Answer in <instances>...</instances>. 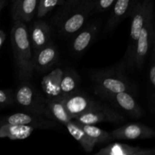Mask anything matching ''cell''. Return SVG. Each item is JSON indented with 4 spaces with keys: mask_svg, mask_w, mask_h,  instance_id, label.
Segmentation results:
<instances>
[{
    "mask_svg": "<svg viewBox=\"0 0 155 155\" xmlns=\"http://www.w3.org/2000/svg\"><path fill=\"white\" fill-rule=\"evenodd\" d=\"M145 1H152V0H145Z\"/></svg>",
    "mask_w": 155,
    "mask_h": 155,
    "instance_id": "33",
    "label": "cell"
},
{
    "mask_svg": "<svg viewBox=\"0 0 155 155\" xmlns=\"http://www.w3.org/2000/svg\"><path fill=\"white\" fill-rule=\"evenodd\" d=\"M5 6V0H0V13Z\"/></svg>",
    "mask_w": 155,
    "mask_h": 155,
    "instance_id": "30",
    "label": "cell"
},
{
    "mask_svg": "<svg viewBox=\"0 0 155 155\" xmlns=\"http://www.w3.org/2000/svg\"><path fill=\"white\" fill-rule=\"evenodd\" d=\"M46 102L52 120H57L58 122L64 125L73 120L71 115L68 114L66 107H64V104L61 97L54 98H47Z\"/></svg>",
    "mask_w": 155,
    "mask_h": 155,
    "instance_id": "20",
    "label": "cell"
},
{
    "mask_svg": "<svg viewBox=\"0 0 155 155\" xmlns=\"http://www.w3.org/2000/svg\"><path fill=\"white\" fill-rule=\"evenodd\" d=\"M59 57L58 49L52 43L49 42L45 46L33 54V70L37 72H44L57 62Z\"/></svg>",
    "mask_w": 155,
    "mask_h": 155,
    "instance_id": "13",
    "label": "cell"
},
{
    "mask_svg": "<svg viewBox=\"0 0 155 155\" xmlns=\"http://www.w3.org/2000/svg\"><path fill=\"white\" fill-rule=\"evenodd\" d=\"M79 0H68V5H73L75 2H77Z\"/></svg>",
    "mask_w": 155,
    "mask_h": 155,
    "instance_id": "31",
    "label": "cell"
},
{
    "mask_svg": "<svg viewBox=\"0 0 155 155\" xmlns=\"http://www.w3.org/2000/svg\"><path fill=\"white\" fill-rule=\"evenodd\" d=\"M94 0H79L77 7L70 12L59 27V33L64 37L75 35L86 24V20L92 13Z\"/></svg>",
    "mask_w": 155,
    "mask_h": 155,
    "instance_id": "6",
    "label": "cell"
},
{
    "mask_svg": "<svg viewBox=\"0 0 155 155\" xmlns=\"http://www.w3.org/2000/svg\"><path fill=\"white\" fill-rule=\"evenodd\" d=\"M35 128L25 125H12L4 124L0 127V138H8L12 140H22L28 138Z\"/></svg>",
    "mask_w": 155,
    "mask_h": 155,
    "instance_id": "18",
    "label": "cell"
},
{
    "mask_svg": "<svg viewBox=\"0 0 155 155\" xmlns=\"http://www.w3.org/2000/svg\"><path fill=\"white\" fill-rule=\"evenodd\" d=\"M139 0H116L112 5L111 12L104 29V33L115 30L124 20L130 16Z\"/></svg>",
    "mask_w": 155,
    "mask_h": 155,
    "instance_id": "12",
    "label": "cell"
},
{
    "mask_svg": "<svg viewBox=\"0 0 155 155\" xmlns=\"http://www.w3.org/2000/svg\"><path fill=\"white\" fill-rule=\"evenodd\" d=\"M61 98L73 120L86 112L98 108L104 104L89 95L80 93L77 91L68 95H62Z\"/></svg>",
    "mask_w": 155,
    "mask_h": 155,
    "instance_id": "7",
    "label": "cell"
},
{
    "mask_svg": "<svg viewBox=\"0 0 155 155\" xmlns=\"http://www.w3.org/2000/svg\"><path fill=\"white\" fill-rule=\"evenodd\" d=\"M113 139L123 140H139L154 138V130L151 127L140 124L133 123L122 126L110 132Z\"/></svg>",
    "mask_w": 155,
    "mask_h": 155,
    "instance_id": "11",
    "label": "cell"
},
{
    "mask_svg": "<svg viewBox=\"0 0 155 155\" xmlns=\"http://www.w3.org/2000/svg\"><path fill=\"white\" fill-rule=\"evenodd\" d=\"M64 126L67 127L70 134L80 144L82 148L86 152H91L93 150L96 144L86 135L75 120H71Z\"/></svg>",
    "mask_w": 155,
    "mask_h": 155,
    "instance_id": "19",
    "label": "cell"
},
{
    "mask_svg": "<svg viewBox=\"0 0 155 155\" xmlns=\"http://www.w3.org/2000/svg\"><path fill=\"white\" fill-rule=\"evenodd\" d=\"M17 1H18V0H12V3H13V5H14V4H15V2H17Z\"/></svg>",
    "mask_w": 155,
    "mask_h": 155,
    "instance_id": "32",
    "label": "cell"
},
{
    "mask_svg": "<svg viewBox=\"0 0 155 155\" xmlns=\"http://www.w3.org/2000/svg\"><path fill=\"white\" fill-rule=\"evenodd\" d=\"M11 42L18 76L23 80H29L34 73L33 53L28 29L24 22L20 20H14L11 30Z\"/></svg>",
    "mask_w": 155,
    "mask_h": 155,
    "instance_id": "1",
    "label": "cell"
},
{
    "mask_svg": "<svg viewBox=\"0 0 155 155\" xmlns=\"http://www.w3.org/2000/svg\"><path fill=\"white\" fill-rule=\"evenodd\" d=\"M28 33L31 48L34 51L43 48L50 42L51 28L45 21H34L28 30Z\"/></svg>",
    "mask_w": 155,
    "mask_h": 155,
    "instance_id": "14",
    "label": "cell"
},
{
    "mask_svg": "<svg viewBox=\"0 0 155 155\" xmlns=\"http://www.w3.org/2000/svg\"><path fill=\"white\" fill-rule=\"evenodd\" d=\"M153 10H154V5L152 1L139 0L130 15L131 24H130V38H129L125 55L120 61L121 64L125 70L128 71L141 30L145 25L148 17L154 13Z\"/></svg>",
    "mask_w": 155,
    "mask_h": 155,
    "instance_id": "3",
    "label": "cell"
},
{
    "mask_svg": "<svg viewBox=\"0 0 155 155\" xmlns=\"http://www.w3.org/2000/svg\"><path fill=\"white\" fill-rule=\"evenodd\" d=\"M63 72L64 70L58 68L42 77L41 87L47 98H59L61 96V80Z\"/></svg>",
    "mask_w": 155,
    "mask_h": 155,
    "instance_id": "16",
    "label": "cell"
},
{
    "mask_svg": "<svg viewBox=\"0 0 155 155\" xmlns=\"http://www.w3.org/2000/svg\"><path fill=\"white\" fill-rule=\"evenodd\" d=\"M4 124L12 125L30 126L33 128H48L51 127L52 124L50 121L45 120L43 117L38 116L33 114L15 113L7 117L3 120Z\"/></svg>",
    "mask_w": 155,
    "mask_h": 155,
    "instance_id": "15",
    "label": "cell"
},
{
    "mask_svg": "<svg viewBox=\"0 0 155 155\" xmlns=\"http://www.w3.org/2000/svg\"><path fill=\"white\" fill-rule=\"evenodd\" d=\"M64 0H39L37 7V18H42Z\"/></svg>",
    "mask_w": 155,
    "mask_h": 155,
    "instance_id": "24",
    "label": "cell"
},
{
    "mask_svg": "<svg viewBox=\"0 0 155 155\" xmlns=\"http://www.w3.org/2000/svg\"><path fill=\"white\" fill-rule=\"evenodd\" d=\"M124 71L125 69L120 63L114 67L90 71L89 77L93 83L95 94L130 92L131 85Z\"/></svg>",
    "mask_w": 155,
    "mask_h": 155,
    "instance_id": "2",
    "label": "cell"
},
{
    "mask_svg": "<svg viewBox=\"0 0 155 155\" xmlns=\"http://www.w3.org/2000/svg\"><path fill=\"white\" fill-rule=\"evenodd\" d=\"M46 99L29 83H21L14 95V103L20 108L30 114L52 120L47 106Z\"/></svg>",
    "mask_w": 155,
    "mask_h": 155,
    "instance_id": "4",
    "label": "cell"
},
{
    "mask_svg": "<svg viewBox=\"0 0 155 155\" xmlns=\"http://www.w3.org/2000/svg\"><path fill=\"white\" fill-rule=\"evenodd\" d=\"M129 155H155V149H154V148H151V149H142L141 148L139 151Z\"/></svg>",
    "mask_w": 155,
    "mask_h": 155,
    "instance_id": "28",
    "label": "cell"
},
{
    "mask_svg": "<svg viewBox=\"0 0 155 155\" xmlns=\"http://www.w3.org/2000/svg\"><path fill=\"white\" fill-rule=\"evenodd\" d=\"M80 84V78L75 71L68 69L64 71L61 80V92L62 95L77 92Z\"/></svg>",
    "mask_w": 155,
    "mask_h": 155,
    "instance_id": "21",
    "label": "cell"
},
{
    "mask_svg": "<svg viewBox=\"0 0 155 155\" xmlns=\"http://www.w3.org/2000/svg\"><path fill=\"white\" fill-rule=\"evenodd\" d=\"M101 25L102 22L100 20H96L84 25L83 28L73 36L74 38L71 44L72 51L77 54L84 52L98 36Z\"/></svg>",
    "mask_w": 155,
    "mask_h": 155,
    "instance_id": "10",
    "label": "cell"
},
{
    "mask_svg": "<svg viewBox=\"0 0 155 155\" xmlns=\"http://www.w3.org/2000/svg\"><path fill=\"white\" fill-rule=\"evenodd\" d=\"M155 44L154 13L147 19L136 42L128 71H140L144 66L151 47Z\"/></svg>",
    "mask_w": 155,
    "mask_h": 155,
    "instance_id": "5",
    "label": "cell"
},
{
    "mask_svg": "<svg viewBox=\"0 0 155 155\" xmlns=\"http://www.w3.org/2000/svg\"><path fill=\"white\" fill-rule=\"evenodd\" d=\"M116 0H94L92 13H100L108 10Z\"/></svg>",
    "mask_w": 155,
    "mask_h": 155,
    "instance_id": "26",
    "label": "cell"
},
{
    "mask_svg": "<svg viewBox=\"0 0 155 155\" xmlns=\"http://www.w3.org/2000/svg\"><path fill=\"white\" fill-rule=\"evenodd\" d=\"M139 147L123 143H114L103 148L93 155H129L139 151Z\"/></svg>",
    "mask_w": 155,
    "mask_h": 155,
    "instance_id": "23",
    "label": "cell"
},
{
    "mask_svg": "<svg viewBox=\"0 0 155 155\" xmlns=\"http://www.w3.org/2000/svg\"><path fill=\"white\" fill-rule=\"evenodd\" d=\"M74 120L82 124L95 125L104 122L120 124L125 121V117L117 110L104 104L101 107L86 112Z\"/></svg>",
    "mask_w": 155,
    "mask_h": 155,
    "instance_id": "9",
    "label": "cell"
},
{
    "mask_svg": "<svg viewBox=\"0 0 155 155\" xmlns=\"http://www.w3.org/2000/svg\"><path fill=\"white\" fill-rule=\"evenodd\" d=\"M13 104L14 95L8 91L0 89V107H5Z\"/></svg>",
    "mask_w": 155,
    "mask_h": 155,
    "instance_id": "27",
    "label": "cell"
},
{
    "mask_svg": "<svg viewBox=\"0 0 155 155\" xmlns=\"http://www.w3.org/2000/svg\"><path fill=\"white\" fill-rule=\"evenodd\" d=\"M78 123V122H77ZM83 131L88 136L95 142V144L107 143L113 139L110 132L105 131L101 128L95 127V125H86L78 123Z\"/></svg>",
    "mask_w": 155,
    "mask_h": 155,
    "instance_id": "22",
    "label": "cell"
},
{
    "mask_svg": "<svg viewBox=\"0 0 155 155\" xmlns=\"http://www.w3.org/2000/svg\"><path fill=\"white\" fill-rule=\"evenodd\" d=\"M148 86H149L148 90L151 92L152 95H154L155 88V44L151 47V58H150L149 68H148Z\"/></svg>",
    "mask_w": 155,
    "mask_h": 155,
    "instance_id": "25",
    "label": "cell"
},
{
    "mask_svg": "<svg viewBox=\"0 0 155 155\" xmlns=\"http://www.w3.org/2000/svg\"><path fill=\"white\" fill-rule=\"evenodd\" d=\"M39 0H18L12 5L14 20L18 19L23 22H30L33 19Z\"/></svg>",
    "mask_w": 155,
    "mask_h": 155,
    "instance_id": "17",
    "label": "cell"
},
{
    "mask_svg": "<svg viewBox=\"0 0 155 155\" xmlns=\"http://www.w3.org/2000/svg\"><path fill=\"white\" fill-rule=\"evenodd\" d=\"M5 37H6V35L2 30H0V48H1L2 45V44L4 43L5 40Z\"/></svg>",
    "mask_w": 155,
    "mask_h": 155,
    "instance_id": "29",
    "label": "cell"
},
{
    "mask_svg": "<svg viewBox=\"0 0 155 155\" xmlns=\"http://www.w3.org/2000/svg\"><path fill=\"white\" fill-rule=\"evenodd\" d=\"M98 95L105 101H109L113 106L130 117L139 119L144 115L143 110L139 106V103L129 92L102 93L98 94Z\"/></svg>",
    "mask_w": 155,
    "mask_h": 155,
    "instance_id": "8",
    "label": "cell"
}]
</instances>
